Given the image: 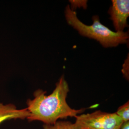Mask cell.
<instances>
[{
    "mask_svg": "<svg viewBox=\"0 0 129 129\" xmlns=\"http://www.w3.org/2000/svg\"><path fill=\"white\" fill-rule=\"evenodd\" d=\"M29 115L27 108L19 110L13 104H4L0 102V124L8 120L27 119Z\"/></svg>",
    "mask_w": 129,
    "mask_h": 129,
    "instance_id": "cell-5",
    "label": "cell"
},
{
    "mask_svg": "<svg viewBox=\"0 0 129 129\" xmlns=\"http://www.w3.org/2000/svg\"><path fill=\"white\" fill-rule=\"evenodd\" d=\"M70 3L71 4V9H73L74 8H77V7H83V8H86L87 5V1H70Z\"/></svg>",
    "mask_w": 129,
    "mask_h": 129,
    "instance_id": "cell-8",
    "label": "cell"
},
{
    "mask_svg": "<svg viewBox=\"0 0 129 129\" xmlns=\"http://www.w3.org/2000/svg\"><path fill=\"white\" fill-rule=\"evenodd\" d=\"M68 83L63 75L55 84V88L49 95L46 91L38 89L34 93V99H28L26 108L29 112V121H40L44 124H53L59 119L75 117L86 110L71 108L67 102L69 92Z\"/></svg>",
    "mask_w": 129,
    "mask_h": 129,
    "instance_id": "cell-1",
    "label": "cell"
},
{
    "mask_svg": "<svg viewBox=\"0 0 129 129\" xmlns=\"http://www.w3.org/2000/svg\"><path fill=\"white\" fill-rule=\"evenodd\" d=\"M122 72L125 78L127 79H129V56H128V58L125 61L124 63L123 64V68L122 69Z\"/></svg>",
    "mask_w": 129,
    "mask_h": 129,
    "instance_id": "cell-9",
    "label": "cell"
},
{
    "mask_svg": "<svg viewBox=\"0 0 129 129\" xmlns=\"http://www.w3.org/2000/svg\"><path fill=\"white\" fill-rule=\"evenodd\" d=\"M120 129H129V121L123 122Z\"/></svg>",
    "mask_w": 129,
    "mask_h": 129,
    "instance_id": "cell-10",
    "label": "cell"
},
{
    "mask_svg": "<svg viewBox=\"0 0 129 129\" xmlns=\"http://www.w3.org/2000/svg\"><path fill=\"white\" fill-rule=\"evenodd\" d=\"M115 113L121 119L123 122L129 121V101L120 106Z\"/></svg>",
    "mask_w": 129,
    "mask_h": 129,
    "instance_id": "cell-7",
    "label": "cell"
},
{
    "mask_svg": "<svg viewBox=\"0 0 129 129\" xmlns=\"http://www.w3.org/2000/svg\"><path fill=\"white\" fill-rule=\"evenodd\" d=\"M78 129H120L123 121L116 113L96 111L75 117Z\"/></svg>",
    "mask_w": 129,
    "mask_h": 129,
    "instance_id": "cell-3",
    "label": "cell"
},
{
    "mask_svg": "<svg viewBox=\"0 0 129 129\" xmlns=\"http://www.w3.org/2000/svg\"><path fill=\"white\" fill-rule=\"evenodd\" d=\"M109 10L114 27L117 32H122L128 26L127 19L129 16L128 0H112Z\"/></svg>",
    "mask_w": 129,
    "mask_h": 129,
    "instance_id": "cell-4",
    "label": "cell"
},
{
    "mask_svg": "<svg viewBox=\"0 0 129 129\" xmlns=\"http://www.w3.org/2000/svg\"><path fill=\"white\" fill-rule=\"evenodd\" d=\"M64 15L67 23L77 30L79 34L96 40L105 48L116 47L128 42V33L111 31L100 22L99 17L97 15L92 18L93 24L88 25L79 20L76 12L71 9L69 5L66 8Z\"/></svg>",
    "mask_w": 129,
    "mask_h": 129,
    "instance_id": "cell-2",
    "label": "cell"
},
{
    "mask_svg": "<svg viewBox=\"0 0 129 129\" xmlns=\"http://www.w3.org/2000/svg\"><path fill=\"white\" fill-rule=\"evenodd\" d=\"M43 129H78L75 123L69 121H57L53 124H44Z\"/></svg>",
    "mask_w": 129,
    "mask_h": 129,
    "instance_id": "cell-6",
    "label": "cell"
}]
</instances>
